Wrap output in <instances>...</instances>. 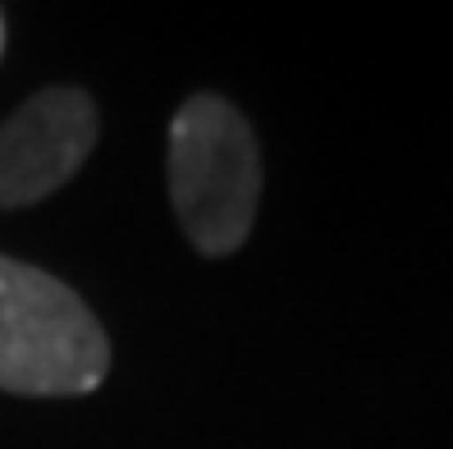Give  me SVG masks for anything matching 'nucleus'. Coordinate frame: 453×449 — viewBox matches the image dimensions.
<instances>
[{"mask_svg": "<svg viewBox=\"0 0 453 449\" xmlns=\"http://www.w3.org/2000/svg\"><path fill=\"white\" fill-rule=\"evenodd\" d=\"M111 367V339L69 284L0 257V390L92 394Z\"/></svg>", "mask_w": 453, "mask_h": 449, "instance_id": "f257e3e1", "label": "nucleus"}, {"mask_svg": "<svg viewBox=\"0 0 453 449\" xmlns=\"http://www.w3.org/2000/svg\"><path fill=\"white\" fill-rule=\"evenodd\" d=\"M170 193L197 252L225 257L252 234L261 156L248 120L225 97H188L170 124Z\"/></svg>", "mask_w": 453, "mask_h": 449, "instance_id": "f03ea898", "label": "nucleus"}, {"mask_svg": "<svg viewBox=\"0 0 453 449\" xmlns=\"http://www.w3.org/2000/svg\"><path fill=\"white\" fill-rule=\"evenodd\" d=\"M96 143V105L78 88H46L0 124V206H28L78 174Z\"/></svg>", "mask_w": 453, "mask_h": 449, "instance_id": "7ed1b4c3", "label": "nucleus"}, {"mask_svg": "<svg viewBox=\"0 0 453 449\" xmlns=\"http://www.w3.org/2000/svg\"><path fill=\"white\" fill-rule=\"evenodd\" d=\"M0 46H5V19H0Z\"/></svg>", "mask_w": 453, "mask_h": 449, "instance_id": "20e7f679", "label": "nucleus"}]
</instances>
